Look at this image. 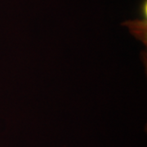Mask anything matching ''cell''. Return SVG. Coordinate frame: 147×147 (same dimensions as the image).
Listing matches in <instances>:
<instances>
[{"instance_id": "obj_1", "label": "cell", "mask_w": 147, "mask_h": 147, "mask_svg": "<svg viewBox=\"0 0 147 147\" xmlns=\"http://www.w3.org/2000/svg\"><path fill=\"white\" fill-rule=\"evenodd\" d=\"M124 26L129 29L130 33L137 39H140L146 45V18L142 17V19L127 21L124 22Z\"/></svg>"}]
</instances>
